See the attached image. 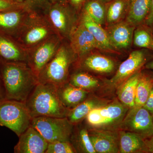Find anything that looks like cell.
I'll list each match as a JSON object with an SVG mask.
<instances>
[{
  "mask_svg": "<svg viewBox=\"0 0 153 153\" xmlns=\"http://www.w3.org/2000/svg\"><path fill=\"white\" fill-rule=\"evenodd\" d=\"M15 1H17L18 2H22L23 1H24V0H15Z\"/></svg>",
  "mask_w": 153,
  "mask_h": 153,
  "instance_id": "obj_41",
  "label": "cell"
},
{
  "mask_svg": "<svg viewBox=\"0 0 153 153\" xmlns=\"http://www.w3.org/2000/svg\"><path fill=\"white\" fill-rule=\"evenodd\" d=\"M153 86L152 76L149 73L141 71L137 84L134 107H140L144 105Z\"/></svg>",
  "mask_w": 153,
  "mask_h": 153,
  "instance_id": "obj_23",
  "label": "cell"
},
{
  "mask_svg": "<svg viewBox=\"0 0 153 153\" xmlns=\"http://www.w3.org/2000/svg\"><path fill=\"white\" fill-rule=\"evenodd\" d=\"M88 132L96 153H120L119 130L89 128Z\"/></svg>",
  "mask_w": 153,
  "mask_h": 153,
  "instance_id": "obj_10",
  "label": "cell"
},
{
  "mask_svg": "<svg viewBox=\"0 0 153 153\" xmlns=\"http://www.w3.org/2000/svg\"><path fill=\"white\" fill-rule=\"evenodd\" d=\"M81 23L92 34L94 38L101 47L102 51L112 54H119L110 44L105 29H103L101 25L94 21L84 12L81 18Z\"/></svg>",
  "mask_w": 153,
  "mask_h": 153,
  "instance_id": "obj_17",
  "label": "cell"
},
{
  "mask_svg": "<svg viewBox=\"0 0 153 153\" xmlns=\"http://www.w3.org/2000/svg\"><path fill=\"white\" fill-rule=\"evenodd\" d=\"M73 60L69 51L65 47H61L47 65L42 75L38 76V81L40 83L53 84L57 87L68 82V70Z\"/></svg>",
  "mask_w": 153,
  "mask_h": 153,
  "instance_id": "obj_7",
  "label": "cell"
},
{
  "mask_svg": "<svg viewBox=\"0 0 153 153\" xmlns=\"http://www.w3.org/2000/svg\"><path fill=\"white\" fill-rule=\"evenodd\" d=\"M129 108L118 99L94 108L85 117L90 128L119 130L120 126Z\"/></svg>",
  "mask_w": 153,
  "mask_h": 153,
  "instance_id": "obj_3",
  "label": "cell"
},
{
  "mask_svg": "<svg viewBox=\"0 0 153 153\" xmlns=\"http://www.w3.org/2000/svg\"><path fill=\"white\" fill-rule=\"evenodd\" d=\"M32 119L25 102L6 99L0 102V126L18 137L31 126Z\"/></svg>",
  "mask_w": 153,
  "mask_h": 153,
  "instance_id": "obj_4",
  "label": "cell"
},
{
  "mask_svg": "<svg viewBox=\"0 0 153 153\" xmlns=\"http://www.w3.org/2000/svg\"><path fill=\"white\" fill-rule=\"evenodd\" d=\"M72 5L76 9H79L83 5L86 0H70Z\"/></svg>",
  "mask_w": 153,
  "mask_h": 153,
  "instance_id": "obj_36",
  "label": "cell"
},
{
  "mask_svg": "<svg viewBox=\"0 0 153 153\" xmlns=\"http://www.w3.org/2000/svg\"><path fill=\"white\" fill-rule=\"evenodd\" d=\"M50 17L54 26L63 33L70 34L74 27H71L70 17L66 12L60 9H53L50 13Z\"/></svg>",
  "mask_w": 153,
  "mask_h": 153,
  "instance_id": "obj_27",
  "label": "cell"
},
{
  "mask_svg": "<svg viewBox=\"0 0 153 153\" xmlns=\"http://www.w3.org/2000/svg\"><path fill=\"white\" fill-rule=\"evenodd\" d=\"M21 20V15L17 12L0 13V27L10 29L16 27Z\"/></svg>",
  "mask_w": 153,
  "mask_h": 153,
  "instance_id": "obj_29",
  "label": "cell"
},
{
  "mask_svg": "<svg viewBox=\"0 0 153 153\" xmlns=\"http://www.w3.org/2000/svg\"><path fill=\"white\" fill-rule=\"evenodd\" d=\"M57 88L60 100L69 110L74 108L85 100L91 93L73 86L68 82Z\"/></svg>",
  "mask_w": 153,
  "mask_h": 153,
  "instance_id": "obj_15",
  "label": "cell"
},
{
  "mask_svg": "<svg viewBox=\"0 0 153 153\" xmlns=\"http://www.w3.org/2000/svg\"><path fill=\"white\" fill-rule=\"evenodd\" d=\"M143 107L149 111L151 114H153V86L147 100Z\"/></svg>",
  "mask_w": 153,
  "mask_h": 153,
  "instance_id": "obj_33",
  "label": "cell"
},
{
  "mask_svg": "<svg viewBox=\"0 0 153 153\" xmlns=\"http://www.w3.org/2000/svg\"><path fill=\"white\" fill-rule=\"evenodd\" d=\"M83 12L99 25L105 24L106 4L99 0H86L83 4Z\"/></svg>",
  "mask_w": 153,
  "mask_h": 153,
  "instance_id": "obj_26",
  "label": "cell"
},
{
  "mask_svg": "<svg viewBox=\"0 0 153 153\" xmlns=\"http://www.w3.org/2000/svg\"><path fill=\"white\" fill-rule=\"evenodd\" d=\"M149 74H151V76H152L153 78V71H152V72H149Z\"/></svg>",
  "mask_w": 153,
  "mask_h": 153,
  "instance_id": "obj_40",
  "label": "cell"
},
{
  "mask_svg": "<svg viewBox=\"0 0 153 153\" xmlns=\"http://www.w3.org/2000/svg\"><path fill=\"white\" fill-rule=\"evenodd\" d=\"M144 24L153 29V0H152V6L150 12Z\"/></svg>",
  "mask_w": 153,
  "mask_h": 153,
  "instance_id": "obj_35",
  "label": "cell"
},
{
  "mask_svg": "<svg viewBox=\"0 0 153 153\" xmlns=\"http://www.w3.org/2000/svg\"><path fill=\"white\" fill-rule=\"evenodd\" d=\"M141 71L132 75L117 88L118 99L129 108H133L135 106L137 84Z\"/></svg>",
  "mask_w": 153,
  "mask_h": 153,
  "instance_id": "obj_19",
  "label": "cell"
},
{
  "mask_svg": "<svg viewBox=\"0 0 153 153\" xmlns=\"http://www.w3.org/2000/svg\"><path fill=\"white\" fill-rule=\"evenodd\" d=\"M19 2L15 0H0V11L10 10L19 6Z\"/></svg>",
  "mask_w": 153,
  "mask_h": 153,
  "instance_id": "obj_32",
  "label": "cell"
},
{
  "mask_svg": "<svg viewBox=\"0 0 153 153\" xmlns=\"http://www.w3.org/2000/svg\"><path fill=\"white\" fill-rule=\"evenodd\" d=\"M31 126L37 130L48 143L70 142L74 126L67 117L47 116L33 118Z\"/></svg>",
  "mask_w": 153,
  "mask_h": 153,
  "instance_id": "obj_5",
  "label": "cell"
},
{
  "mask_svg": "<svg viewBox=\"0 0 153 153\" xmlns=\"http://www.w3.org/2000/svg\"><path fill=\"white\" fill-rule=\"evenodd\" d=\"M55 51V45L51 42L42 45L36 51L33 57V67L38 78L41 71L53 57Z\"/></svg>",
  "mask_w": 153,
  "mask_h": 153,
  "instance_id": "obj_22",
  "label": "cell"
},
{
  "mask_svg": "<svg viewBox=\"0 0 153 153\" xmlns=\"http://www.w3.org/2000/svg\"><path fill=\"white\" fill-rule=\"evenodd\" d=\"M120 153L146 152L144 139L139 135L119 130Z\"/></svg>",
  "mask_w": 153,
  "mask_h": 153,
  "instance_id": "obj_18",
  "label": "cell"
},
{
  "mask_svg": "<svg viewBox=\"0 0 153 153\" xmlns=\"http://www.w3.org/2000/svg\"><path fill=\"white\" fill-rule=\"evenodd\" d=\"M146 153H153V135L144 139Z\"/></svg>",
  "mask_w": 153,
  "mask_h": 153,
  "instance_id": "obj_34",
  "label": "cell"
},
{
  "mask_svg": "<svg viewBox=\"0 0 153 153\" xmlns=\"http://www.w3.org/2000/svg\"><path fill=\"white\" fill-rule=\"evenodd\" d=\"M100 1H101L102 2L104 3L105 4H107V3L110 2L112 1V0H99Z\"/></svg>",
  "mask_w": 153,
  "mask_h": 153,
  "instance_id": "obj_39",
  "label": "cell"
},
{
  "mask_svg": "<svg viewBox=\"0 0 153 153\" xmlns=\"http://www.w3.org/2000/svg\"><path fill=\"white\" fill-rule=\"evenodd\" d=\"M70 84L91 92L102 85V82L97 77L85 72H77L70 77Z\"/></svg>",
  "mask_w": 153,
  "mask_h": 153,
  "instance_id": "obj_24",
  "label": "cell"
},
{
  "mask_svg": "<svg viewBox=\"0 0 153 153\" xmlns=\"http://www.w3.org/2000/svg\"><path fill=\"white\" fill-rule=\"evenodd\" d=\"M152 51L140 49L133 51L128 57L120 64L113 76L107 81L109 87L117 88L132 75L141 71L149 61L153 59Z\"/></svg>",
  "mask_w": 153,
  "mask_h": 153,
  "instance_id": "obj_6",
  "label": "cell"
},
{
  "mask_svg": "<svg viewBox=\"0 0 153 153\" xmlns=\"http://www.w3.org/2000/svg\"><path fill=\"white\" fill-rule=\"evenodd\" d=\"M6 99L25 102L39 81L38 77L22 64L7 63L2 72Z\"/></svg>",
  "mask_w": 153,
  "mask_h": 153,
  "instance_id": "obj_2",
  "label": "cell"
},
{
  "mask_svg": "<svg viewBox=\"0 0 153 153\" xmlns=\"http://www.w3.org/2000/svg\"><path fill=\"white\" fill-rule=\"evenodd\" d=\"M0 55L6 60L17 61L22 59L21 52L12 42L0 37Z\"/></svg>",
  "mask_w": 153,
  "mask_h": 153,
  "instance_id": "obj_28",
  "label": "cell"
},
{
  "mask_svg": "<svg viewBox=\"0 0 153 153\" xmlns=\"http://www.w3.org/2000/svg\"><path fill=\"white\" fill-rule=\"evenodd\" d=\"M119 130L139 135L144 139L153 135L152 115L143 107L129 108Z\"/></svg>",
  "mask_w": 153,
  "mask_h": 153,
  "instance_id": "obj_8",
  "label": "cell"
},
{
  "mask_svg": "<svg viewBox=\"0 0 153 153\" xmlns=\"http://www.w3.org/2000/svg\"><path fill=\"white\" fill-rule=\"evenodd\" d=\"M128 0H112L106 4V27L125 20L128 10Z\"/></svg>",
  "mask_w": 153,
  "mask_h": 153,
  "instance_id": "obj_20",
  "label": "cell"
},
{
  "mask_svg": "<svg viewBox=\"0 0 153 153\" xmlns=\"http://www.w3.org/2000/svg\"><path fill=\"white\" fill-rule=\"evenodd\" d=\"M110 101L90 93L85 100L69 110L67 119L74 126L78 124L85 119L92 110L107 104Z\"/></svg>",
  "mask_w": 153,
  "mask_h": 153,
  "instance_id": "obj_14",
  "label": "cell"
},
{
  "mask_svg": "<svg viewBox=\"0 0 153 153\" xmlns=\"http://www.w3.org/2000/svg\"><path fill=\"white\" fill-rule=\"evenodd\" d=\"M152 6V0H128L125 20L136 27L144 24Z\"/></svg>",
  "mask_w": 153,
  "mask_h": 153,
  "instance_id": "obj_16",
  "label": "cell"
},
{
  "mask_svg": "<svg viewBox=\"0 0 153 153\" xmlns=\"http://www.w3.org/2000/svg\"><path fill=\"white\" fill-rule=\"evenodd\" d=\"M48 31L43 27H37L32 29L28 32L26 37V41L28 44L37 43L45 38Z\"/></svg>",
  "mask_w": 153,
  "mask_h": 153,
  "instance_id": "obj_31",
  "label": "cell"
},
{
  "mask_svg": "<svg viewBox=\"0 0 153 153\" xmlns=\"http://www.w3.org/2000/svg\"><path fill=\"white\" fill-rule=\"evenodd\" d=\"M144 68V69L153 70V59L151 60L150 61H149V62H148L145 65Z\"/></svg>",
  "mask_w": 153,
  "mask_h": 153,
  "instance_id": "obj_38",
  "label": "cell"
},
{
  "mask_svg": "<svg viewBox=\"0 0 153 153\" xmlns=\"http://www.w3.org/2000/svg\"><path fill=\"white\" fill-rule=\"evenodd\" d=\"M19 140L14 147L15 153H45L48 143L32 126L19 137Z\"/></svg>",
  "mask_w": 153,
  "mask_h": 153,
  "instance_id": "obj_12",
  "label": "cell"
},
{
  "mask_svg": "<svg viewBox=\"0 0 153 153\" xmlns=\"http://www.w3.org/2000/svg\"><path fill=\"white\" fill-rule=\"evenodd\" d=\"M133 44L135 47L153 52V29L143 24L136 27Z\"/></svg>",
  "mask_w": 153,
  "mask_h": 153,
  "instance_id": "obj_25",
  "label": "cell"
},
{
  "mask_svg": "<svg viewBox=\"0 0 153 153\" xmlns=\"http://www.w3.org/2000/svg\"><path fill=\"white\" fill-rule=\"evenodd\" d=\"M135 28L125 20L106 27L105 30L111 47L118 52L129 49L133 44Z\"/></svg>",
  "mask_w": 153,
  "mask_h": 153,
  "instance_id": "obj_9",
  "label": "cell"
},
{
  "mask_svg": "<svg viewBox=\"0 0 153 153\" xmlns=\"http://www.w3.org/2000/svg\"><path fill=\"white\" fill-rule=\"evenodd\" d=\"M70 142L76 152L96 153L88 135V129L79 127L73 130L70 138Z\"/></svg>",
  "mask_w": 153,
  "mask_h": 153,
  "instance_id": "obj_21",
  "label": "cell"
},
{
  "mask_svg": "<svg viewBox=\"0 0 153 153\" xmlns=\"http://www.w3.org/2000/svg\"><path fill=\"white\" fill-rule=\"evenodd\" d=\"M77 153L70 142H56L48 143L45 153Z\"/></svg>",
  "mask_w": 153,
  "mask_h": 153,
  "instance_id": "obj_30",
  "label": "cell"
},
{
  "mask_svg": "<svg viewBox=\"0 0 153 153\" xmlns=\"http://www.w3.org/2000/svg\"><path fill=\"white\" fill-rule=\"evenodd\" d=\"M82 63L83 68L96 74L107 75L116 69V62L111 57L100 53H88Z\"/></svg>",
  "mask_w": 153,
  "mask_h": 153,
  "instance_id": "obj_13",
  "label": "cell"
},
{
  "mask_svg": "<svg viewBox=\"0 0 153 153\" xmlns=\"http://www.w3.org/2000/svg\"><path fill=\"white\" fill-rule=\"evenodd\" d=\"M5 99V94L2 82V79L0 78V102Z\"/></svg>",
  "mask_w": 153,
  "mask_h": 153,
  "instance_id": "obj_37",
  "label": "cell"
},
{
  "mask_svg": "<svg viewBox=\"0 0 153 153\" xmlns=\"http://www.w3.org/2000/svg\"><path fill=\"white\" fill-rule=\"evenodd\" d=\"M25 103L32 118L67 117L69 111L60 100L57 86L49 83L38 82Z\"/></svg>",
  "mask_w": 153,
  "mask_h": 153,
  "instance_id": "obj_1",
  "label": "cell"
},
{
  "mask_svg": "<svg viewBox=\"0 0 153 153\" xmlns=\"http://www.w3.org/2000/svg\"><path fill=\"white\" fill-rule=\"evenodd\" d=\"M70 36L72 51L79 57L87 55L95 49L102 51L101 47L92 34L82 23L74 27Z\"/></svg>",
  "mask_w": 153,
  "mask_h": 153,
  "instance_id": "obj_11",
  "label": "cell"
}]
</instances>
